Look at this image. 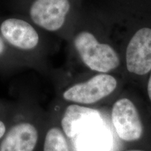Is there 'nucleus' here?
Masks as SVG:
<instances>
[{"label": "nucleus", "mask_w": 151, "mask_h": 151, "mask_svg": "<svg viewBox=\"0 0 151 151\" xmlns=\"http://www.w3.org/2000/svg\"><path fill=\"white\" fill-rule=\"evenodd\" d=\"M125 151H146V150H137V149H133V150H127Z\"/></svg>", "instance_id": "obj_14"}, {"label": "nucleus", "mask_w": 151, "mask_h": 151, "mask_svg": "<svg viewBox=\"0 0 151 151\" xmlns=\"http://www.w3.org/2000/svg\"><path fill=\"white\" fill-rule=\"evenodd\" d=\"M146 80V92L147 95L150 101L151 102V71L147 76Z\"/></svg>", "instance_id": "obj_13"}, {"label": "nucleus", "mask_w": 151, "mask_h": 151, "mask_svg": "<svg viewBox=\"0 0 151 151\" xmlns=\"http://www.w3.org/2000/svg\"><path fill=\"white\" fill-rule=\"evenodd\" d=\"M46 122L45 113L30 106H18L0 151H37Z\"/></svg>", "instance_id": "obj_3"}, {"label": "nucleus", "mask_w": 151, "mask_h": 151, "mask_svg": "<svg viewBox=\"0 0 151 151\" xmlns=\"http://www.w3.org/2000/svg\"><path fill=\"white\" fill-rule=\"evenodd\" d=\"M18 108V106L8 105L0 102V140L6 133Z\"/></svg>", "instance_id": "obj_11"}, {"label": "nucleus", "mask_w": 151, "mask_h": 151, "mask_svg": "<svg viewBox=\"0 0 151 151\" xmlns=\"http://www.w3.org/2000/svg\"><path fill=\"white\" fill-rule=\"evenodd\" d=\"M101 9L113 20L151 15V0H104Z\"/></svg>", "instance_id": "obj_8"}, {"label": "nucleus", "mask_w": 151, "mask_h": 151, "mask_svg": "<svg viewBox=\"0 0 151 151\" xmlns=\"http://www.w3.org/2000/svg\"><path fill=\"white\" fill-rule=\"evenodd\" d=\"M99 116L98 111L84 106L71 104L66 109L61 121V127L68 137H74L81 122Z\"/></svg>", "instance_id": "obj_9"}, {"label": "nucleus", "mask_w": 151, "mask_h": 151, "mask_svg": "<svg viewBox=\"0 0 151 151\" xmlns=\"http://www.w3.org/2000/svg\"><path fill=\"white\" fill-rule=\"evenodd\" d=\"M37 151H71L61 125L46 120Z\"/></svg>", "instance_id": "obj_10"}, {"label": "nucleus", "mask_w": 151, "mask_h": 151, "mask_svg": "<svg viewBox=\"0 0 151 151\" xmlns=\"http://www.w3.org/2000/svg\"><path fill=\"white\" fill-rule=\"evenodd\" d=\"M67 39L78 60L92 72L112 73L122 67L116 26L101 8L81 11Z\"/></svg>", "instance_id": "obj_1"}, {"label": "nucleus", "mask_w": 151, "mask_h": 151, "mask_svg": "<svg viewBox=\"0 0 151 151\" xmlns=\"http://www.w3.org/2000/svg\"><path fill=\"white\" fill-rule=\"evenodd\" d=\"M81 11L80 0H35L29 14L37 27L68 38Z\"/></svg>", "instance_id": "obj_4"}, {"label": "nucleus", "mask_w": 151, "mask_h": 151, "mask_svg": "<svg viewBox=\"0 0 151 151\" xmlns=\"http://www.w3.org/2000/svg\"><path fill=\"white\" fill-rule=\"evenodd\" d=\"M0 35L9 46L21 51H32L40 42L39 33L32 24L18 18L2 21L0 24Z\"/></svg>", "instance_id": "obj_7"}, {"label": "nucleus", "mask_w": 151, "mask_h": 151, "mask_svg": "<svg viewBox=\"0 0 151 151\" xmlns=\"http://www.w3.org/2000/svg\"><path fill=\"white\" fill-rule=\"evenodd\" d=\"M111 122L118 137L125 142H134L141 139L143 123L139 111L131 99L120 97L113 103Z\"/></svg>", "instance_id": "obj_6"}, {"label": "nucleus", "mask_w": 151, "mask_h": 151, "mask_svg": "<svg viewBox=\"0 0 151 151\" xmlns=\"http://www.w3.org/2000/svg\"><path fill=\"white\" fill-rule=\"evenodd\" d=\"M112 20L122 68L133 78H147L151 71V15Z\"/></svg>", "instance_id": "obj_2"}, {"label": "nucleus", "mask_w": 151, "mask_h": 151, "mask_svg": "<svg viewBox=\"0 0 151 151\" xmlns=\"http://www.w3.org/2000/svg\"><path fill=\"white\" fill-rule=\"evenodd\" d=\"M6 52V43L0 35V58H1Z\"/></svg>", "instance_id": "obj_12"}, {"label": "nucleus", "mask_w": 151, "mask_h": 151, "mask_svg": "<svg viewBox=\"0 0 151 151\" xmlns=\"http://www.w3.org/2000/svg\"><path fill=\"white\" fill-rule=\"evenodd\" d=\"M118 78L111 73H94L91 76L68 85L62 90L66 102L81 106L96 104L109 97L118 89Z\"/></svg>", "instance_id": "obj_5"}]
</instances>
